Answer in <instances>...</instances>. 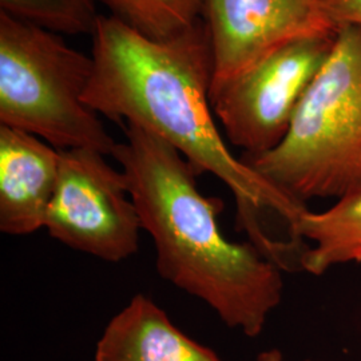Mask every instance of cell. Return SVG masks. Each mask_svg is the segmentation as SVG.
<instances>
[{
	"label": "cell",
	"mask_w": 361,
	"mask_h": 361,
	"mask_svg": "<svg viewBox=\"0 0 361 361\" xmlns=\"http://www.w3.org/2000/svg\"><path fill=\"white\" fill-rule=\"evenodd\" d=\"M336 35L288 43L210 95L225 138L244 158L279 146L326 61Z\"/></svg>",
	"instance_id": "obj_6"
},
{
	"label": "cell",
	"mask_w": 361,
	"mask_h": 361,
	"mask_svg": "<svg viewBox=\"0 0 361 361\" xmlns=\"http://www.w3.org/2000/svg\"><path fill=\"white\" fill-rule=\"evenodd\" d=\"M92 56L58 34L0 13V125L58 150L89 149L111 157L116 143L83 101Z\"/></svg>",
	"instance_id": "obj_4"
},
{
	"label": "cell",
	"mask_w": 361,
	"mask_h": 361,
	"mask_svg": "<svg viewBox=\"0 0 361 361\" xmlns=\"http://www.w3.org/2000/svg\"><path fill=\"white\" fill-rule=\"evenodd\" d=\"M257 361H286V359H285V356L283 355V352H281V350L273 348L261 352V353L257 356Z\"/></svg>",
	"instance_id": "obj_14"
},
{
	"label": "cell",
	"mask_w": 361,
	"mask_h": 361,
	"mask_svg": "<svg viewBox=\"0 0 361 361\" xmlns=\"http://www.w3.org/2000/svg\"><path fill=\"white\" fill-rule=\"evenodd\" d=\"M243 159L304 205L361 192V26L338 27L280 145Z\"/></svg>",
	"instance_id": "obj_3"
},
{
	"label": "cell",
	"mask_w": 361,
	"mask_h": 361,
	"mask_svg": "<svg viewBox=\"0 0 361 361\" xmlns=\"http://www.w3.org/2000/svg\"><path fill=\"white\" fill-rule=\"evenodd\" d=\"M146 38L166 40L202 19L204 0H97Z\"/></svg>",
	"instance_id": "obj_11"
},
{
	"label": "cell",
	"mask_w": 361,
	"mask_h": 361,
	"mask_svg": "<svg viewBox=\"0 0 361 361\" xmlns=\"http://www.w3.org/2000/svg\"><path fill=\"white\" fill-rule=\"evenodd\" d=\"M122 128L111 157L154 244L157 271L228 328L258 337L281 304L284 271L255 244L222 233V202L200 190V173L178 150L135 125Z\"/></svg>",
	"instance_id": "obj_2"
},
{
	"label": "cell",
	"mask_w": 361,
	"mask_h": 361,
	"mask_svg": "<svg viewBox=\"0 0 361 361\" xmlns=\"http://www.w3.org/2000/svg\"><path fill=\"white\" fill-rule=\"evenodd\" d=\"M210 37V95L288 43L336 35L338 27L320 0H204Z\"/></svg>",
	"instance_id": "obj_7"
},
{
	"label": "cell",
	"mask_w": 361,
	"mask_h": 361,
	"mask_svg": "<svg viewBox=\"0 0 361 361\" xmlns=\"http://www.w3.org/2000/svg\"><path fill=\"white\" fill-rule=\"evenodd\" d=\"M59 165L61 150L0 125V232L23 237L44 229Z\"/></svg>",
	"instance_id": "obj_8"
},
{
	"label": "cell",
	"mask_w": 361,
	"mask_h": 361,
	"mask_svg": "<svg viewBox=\"0 0 361 361\" xmlns=\"http://www.w3.org/2000/svg\"><path fill=\"white\" fill-rule=\"evenodd\" d=\"M106 157L89 149L61 152L44 229L74 250L121 262L138 252L142 222L125 173Z\"/></svg>",
	"instance_id": "obj_5"
},
{
	"label": "cell",
	"mask_w": 361,
	"mask_h": 361,
	"mask_svg": "<svg viewBox=\"0 0 361 361\" xmlns=\"http://www.w3.org/2000/svg\"><path fill=\"white\" fill-rule=\"evenodd\" d=\"M296 233L308 243L300 269L310 274L322 276L336 267L361 264V192L338 198L322 212L307 209Z\"/></svg>",
	"instance_id": "obj_10"
},
{
	"label": "cell",
	"mask_w": 361,
	"mask_h": 361,
	"mask_svg": "<svg viewBox=\"0 0 361 361\" xmlns=\"http://www.w3.org/2000/svg\"><path fill=\"white\" fill-rule=\"evenodd\" d=\"M336 26H361V0H320Z\"/></svg>",
	"instance_id": "obj_13"
},
{
	"label": "cell",
	"mask_w": 361,
	"mask_h": 361,
	"mask_svg": "<svg viewBox=\"0 0 361 361\" xmlns=\"http://www.w3.org/2000/svg\"><path fill=\"white\" fill-rule=\"evenodd\" d=\"M94 361H222L183 334L153 300L135 295L109 322Z\"/></svg>",
	"instance_id": "obj_9"
},
{
	"label": "cell",
	"mask_w": 361,
	"mask_h": 361,
	"mask_svg": "<svg viewBox=\"0 0 361 361\" xmlns=\"http://www.w3.org/2000/svg\"><path fill=\"white\" fill-rule=\"evenodd\" d=\"M91 38L94 71L83 101L94 111L154 134L200 174L222 180L234 195L238 226L268 257H280L265 226L268 217L301 241L297 222L308 207L233 154L219 130L210 102L213 55L204 19L174 38L153 40L101 15Z\"/></svg>",
	"instance_id": "obj_1"
},
{
	"label": "cell",
	"mask_w": 361,
	"mask_h": 361,
	"mask_svg": "<svg viewBox=\"0 0 361 361\" xmlns=\"http://www.w3.org/2000/svg\"><path fill=\"white\" fill-rule=\"evenodd\" d=\"M97 0H0V13L54 34L92 37L101 15Z\"/></svg>",
	"instance_id": "obj_12"
}]
</instances>
